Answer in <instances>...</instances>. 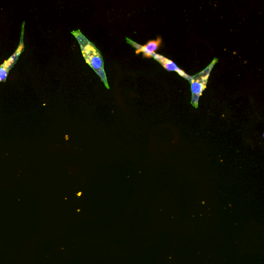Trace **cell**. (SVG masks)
<instances>
[{
    "label": "cell",
    "instance_id": "7a4b0ae2",
    "mask_svg": "<svg viewBox=\"0 0 264 264\" xmlns=\"http://www.w3.org/2000/svg\"><path fill=\"white\" fill-rule=\"evenodd\" d=\"M217 61V58L214 59L205 70L191 77L190 82L192 92L191 104L195 109L197 108L199 105L200 97L207 88L210 74Z\"/></svg>",
    "mask_w": 264,
    "mask_h": 264
},
{
    "label": "cell",
    "instance_id": "277c9868",
    "mask_svg": "<svg viewBox=\"0 0 264 264\" xmlns=\"http://www.w3.org/2000/svg\"><path fill=\"white\" fill-rule=\"evenodd\" d=\"M152 57L160 63L165 70H167L168 71L175 72L180 76L190 82L191 76H188L183 71L180 69L176 63L172 60L162 55L156 54V53L153 54Z\"/></svg>",
    "mask_w": 264,
    "mask_h": 264
},
{
    "label": "cell",
    "instance_id": "6da1fadb",
    "mask_svg": "<svg viewBox=\"0 0 264 264\" xmlns=\"http://www.w3.org/2000/svg\"><path fill=\"white\" fill-rule=\"evenodd\" d=\"M72 33L78 40L86 62L101 78L106 87L110 89L104 69V61L101 52L82 35L80 30L73 31Z\"/></svg>",
    "mask_w": 264,
    "mask_h": 264
},
{
    "label": "cell",
    "instance_id": "5b68a950",
    "mask_svg": "<svg viewBox=\"0 0 264 264\" xmlns=\"http://www.w3.org/2000/svg\"><path fill=\"white\" fill-rule=\"evenodd\" d=\"M24 46L23 43V34L22 36L21 41L18 48V50L12 56L9 60L6 61L0 68V82L5 81L9 73L10 70L13 68V65L16 62L19 55L23 51Z\"/></svg>",
    "mask_w": 264,
    "mask_h": 264
},
{
    "label": "cell",
    "instance_id": "3957f363",
    "mask_svg": "<svg viewBox=\"0 0 264 264\" xmlns=\"http://www.w3.org/2000/svg\"><path fill=\"white\" fill-rule=\"evenodd\" d=\"M126 40L128 43L137 49L136 53L137 54L143 53L144 57L147 58L152 57L153 54L155 53L161 43L160 38H158L156 40L150 41L144 46L139 45L128 39H126Z\"/></svg>",
    "mask_w": 264,
    "mask_h": 264
}]
</instances>
